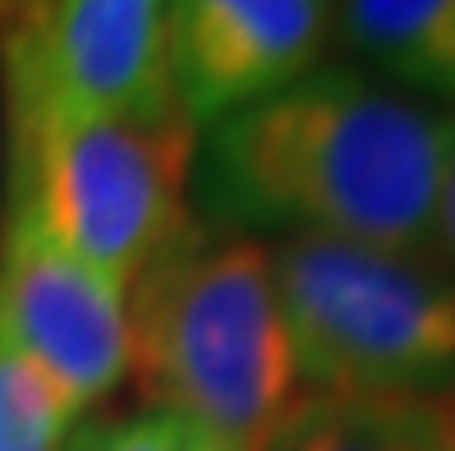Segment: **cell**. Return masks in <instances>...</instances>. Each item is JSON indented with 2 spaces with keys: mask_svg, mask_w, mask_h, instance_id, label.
Segmentation results:
<instances>
[{
  "mask_svg": "<svg viewBox=\"0 0 455 451\" xmlns=\"http://www.w3.org/2000/svg\"><path fill=\"white\" fill-rule=\"evenodd\" d=\"M455 162V106L323 65L198 134L194 207L217 230L423 254Z\"/></svg>",
  "mask_w": 455,
  "mask_h": 451,
  "instance_id": "cell-1",
  "label": "cell"
},
{
  "mask_svg": "<svg viewBox=\"0 0 455 451\" xmlns=\"http://www.w3.org/2000/svg\"><path fill=\"white\" fill-rule=\"evenodd\" d=\"M129 374L148 410L235 451H262L304 391L276 295L272 249L253 235L189 226L124 295Z\"/></svg>",
  "mask_w": 455,
  "mask_h": 451,
  "instance_id": "cell-2",
  "label": "cell"
},
{
  "mask_svg": "<svg viewBox=\"0 0 455 451\" xmlns=\"http://www.w3.org/2000/svg\"><path fill=\"white\" fill-rule=\"evenodd\" d=\"M198 134L175 93L133 111L10 116V212L37 221L65 254L129 290L194 226Z\"/></svg>",
  "mask_w": 455,
  "mask_h": 451,
  "instance_id": "cell-3",
  "label": "cell"
},
{
  "mask_svg": "<svg viewBox=\"0 0 455 451\" xmlns=\"http://www.w3.org/2000/svg\"><path fill=\"white\" fill-rule=\"evenodd\" d=\"M272 268L299 383L391 396L455 387V277L423 254L285 235Z\"/></svg>",
  "mask_w": 455,
  "mask_h": 451,
  "instance_id": "cell-4",
  "label": "cell"
},
{
  "mask_svg": "<svg viewBox=\"0 0 455 451\" xmlns=\"http://www.w3.org/2000/svg\"><path fill=\"white\" fill-rule=\"evenodd\" d=\"M0 28L5 120L133 111L171 93L162 0H14Z\"/></svg>",
  "mask_w": 455,
  "mask_h": 451,
  "instance_id": "cell-5",
  "label": "cell"
},
{
  "mask_svg": "<svg viewBox=\"0 0 455 451\" xmlns=\"http://www.w3.org/2000/svg\"><path fill=\"white\" fill-rule=\"evenodd\" d=\"M129 290L97 277L51 235L5 212L0 230V346L37 364L84 415L129 374Z\"/></svg>",
  "mask_w": 455,
  "mask_h": 451,
  "instance_id": "cell-6",
  "label": "cell"
},
{
  "mask_svg": "<svg viewBox=\"0 0 455 451\" xmlns=\"http://www.w3.org/2000/svg\"><path fill=\"white\" fill-rule=\"evenodd\" d=\"M336 0H162V56L198 129L323 69Z\"/></svg>",
  "mask_w": 455,
  "mask_h": 451,
  "instance_id": "cell-7",
  "label": "cell"
},
{
  "mask_svg": "<svg viewBox=\"0 0 455 451\" xmlns=\"http://www.w3.org/2000/svg\"><path fill=\"white\" fill-rule=\"evenodd\" d=\"M262 451H455V410L442 396L299 391Z\"/></svg>",
  "mask_w": 455,
  "mask_h": 451,
  "instance_id": "cell-8",
  "label": "cell"
},
{
  "mask_svg": "<svg viewBox=\"0 0 455 451\" xmlns=\"http://www.w3.org/2000/svg\"><path fill=\"white\" fill-rule=\"evenodd\" d=\"M336 23L378 78L455 106V0H340Z\"/></svg>",
  "mask_w": 455,
  "mask_h": 451,
  "instance_id": "cell-9",
  "label": "cell"
},
{
  "mask_svg": "<svg viewBox=\"0 0 455 451\" xmlns=\"http://www.w3.org/2000/svg\"><path fill=\"white\" fill-rule=\"evenodd\" d=\"M78 423L84 415L37 364L0 346V451H69Z\"/></svg>",
  "mask_w": 455,
  "mask_h": 451,
  "instance_id": "cell-10",
  "label": "cell"
},
{
  "mask_svg": "<svg viewBox=\"0 0 455 451\" xmlns=\"http://www.w3.org/2000/svg\"><path fill=\"white\" fill-rule=\"evenodd\" d=\"M189 429L162 410H133L120 419H84L69 438V451H184Z\"/></svg>",
  "mask_w": 455,
  "mask_h": 451,
  "instance_id": "cell-11",
  "label": "cell"
},
{
  "mask_svg": "<svg viewBox=\"0 0 455 451\" xmlns=\"http://www.w3.org/2000/svg\"><path fill=\"white\" fill-rule=\"evenodd\" d=\"M433 245L455 262V162L446 171V184H442V203H437V226H433Z\"/></svg>",
  "mask_w": 455,
  "mask_h": 451,
  "instance_id": "cell-12",
  "label": "cell"
},
{
  "mask_svg": "<svg viewBox=\"0 0 455 451\" xmlns=\"http://www.w3.org/2000/svg\"><path fill=\"white\" fill-rule=\"evenodd\" d=\"M184 451H235V447H226V442H217V438L189 429V438H184Z\"/></svg>",
  "mask_w": 455,
  "mask_h": 451,
  "instance_id": "cell-13",
  "label": "cell"
},
{
  "mask_svg": "<svg viewBox=\"0 0 455 451\" xmlns=\"http://www.w3.org/2000/svg\"><path fill=\"white\" fill-rule=\"evenodd\" d=\"M10 10H14V0H0V23L10 19Z\"/></svg>",
  "mask_w": 455,
  "mask_h": 451,
  "instance_id": "cell-14",
  "label": "cell"
},
{
  "mask_svg": "<svg viewBox=\"0 0 455 451\" xmlns=\"http://www.w3.org/2000/svg\"><path fill=\"white\" fill-rule=\"evenodd\" d=\"M0 120H5V116H0ZM0 166H5V139H0Z\"/></svg>",
  "mask_w": 455,
  "mask_h": 451,
  "instance_id": "cell-15",
  "label": "cell"
}]
</instances>
